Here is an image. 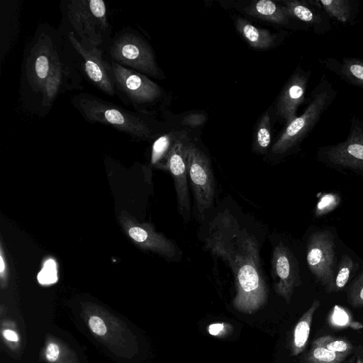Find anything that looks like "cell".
Masks as SVG:
<instances>
[{
	"label": "cell",
	"mask_w": 363,
	"mask_h": 363,
	"mask_svg": "<svg viewBox=\"0 0 363 363\" xmlns=\"http://www.w3.org/2000/svg\"><path fill=\"white\" fill-rule=\"evenodd\" d=\"M357 363H363V361L361 360L360 359H357Z\"/></svg>",
	"instance_id": "836d02e7"
},
{
	"label": "cell",
	"mask_w": 363,
	"mask_h": 363,
	"mask_svg": "<svg viewBox=\"0 0 363 363\" xmlns=\"http://www.w3.org/2000/svg\"><path fill=\"white\" fill-rule=\"evenodd\" d=\"M183 137V135L177 136L174 133H169L157 138L152 145V163L157 164L166 157L167 165V157L169 151L174 144Z\"/></svg>",
	"instance_id": "7402d4cb"
},
{
	"label": "cell",
	"mask_w": 363,
	"mask_h": 363,
	"mask_svg": "<svg viewBox=\"0 0 363 363\" xmlns=\"http://www.w3.org/2000/svg\"><path fill=\"white\" fill-rule=\"evenodd\" d=\"M308 80V74L301 70L296 72L279 96L276 113L286 125L297 117V109L304 101Z\"/></svg>",
	"instance_id": "9a60e30c"
},
{
	"label": "cell",
	"mask_w": 363,
	"mask_h": 363,
	"mask_svg": "<svg viewBox=\"0 0 363 363\" xmlns=\"http://www.w3.org/2000/svg\"><path fill=\"white\" fill-rule=\"evenodd\" d=\"M38 280L41 284H50L57 280L56 263L52 259H48L38 275Z\"/></svg>",
	"instance_id": "f1b7e54d"
},
{
	"label": "cell",
	"mask_w": 363,
	"mask_h": 363,
	"mask_svg": "<svg viewBox=\"0 0 363 363\" xmlns=\"http://www.w3.org/2000/svg\"><path fill=\"white\" fill-rule=\"evenodd\" d=\"M5 265L2 255H0V272L3 274L4 271Z\"/></svg>",
	"instance_id": "d6a6232c"
},
{
	"label": "cell",
	"mask_w": 363,
	"mask_h": 363,
	"mask_svg": "<svg viewBox=\"0 0 363 363\" xmlns=\"http://www.w3.org/2000/svg\"><path fill=\"white\" fill-rule=\"evenodd\" d=\"M341 73L352 84L363 86V61L346 60L342 65Z\"/></svg>",
	"instance_id": "4316f807"
},
{
	"label": "cell",
	"mask_w": 363,
	"mask_h": 363,
	"mask_svg": "<svg viewBox=\"0 0 363 363\" xmlns=\"http://www.w3.org/2000/svg\"><path fill=\"white\" fill-rule=\"evenodd\" d=\"M1 332L2 336L7 342H18L19 341L18 334L16 332V330L6 328L2 329Z\"/></svg>",
	"instance_id": "1f68e13d"
},
{
	"label": "cell",
	"mask_w": 363,
	"mask_h": 363,
	"mask_svg": "<svg viewBox=\"0 0 363 363\" xmlns=\"http://www.w3.org/2000/svg\"><path fill=\"white\" fill-rule=\"evenodd\" d=\"M66 13L80 40L99 48L103 34L109 29L106 6L102 0H73L67 2Z\"/></svg>",
	"instance_id": "8992f818"
},
{
	"label": "cell",
	"mask_w": 363,
	"mask_h": 363,
	"mask_svg": "<svg viewBox=\"0 0 363 363\" xmlns=\"http://www.w3.org/2000/svg\"><path fill=\"white\" fill-rule=\"evenodd\" d=\"M184 157L195 208L202 218L214 203L216 184L211 162L203 151L187 142L184 143Z\"/></svg>",
	"instance_id": "9c48e42d"
},
{
	"label": "cell",
	"mask_w": 363,
	"mask_h": 363,
	"mask_svg": "<svg viewBox=\"0 0 363 363\" xmlns=\"http://www.w3.org/2000/svg\"><path fill=\"white\" fill-rule=\"evenodd\" d=\"M306 261L315 280L332 293L337 267L335 235L329 228H317L308 237Z\"/></svg>",
	"instance_id": "ba28073f"
},
{
	"label": "cell",
	"mask_w": 363,
	"mask_h": 363,
	"mask_svg": "<svg viewBox=\"0 0 363 363\" xmlns=\"http://www.w3.org/2000/svg\"><path fill=\"white\" fill-rule=\"evenodd\" d=\"M109 76L117 94L137 110L145 114L147 106L157 101L161 95V88L146 75L126 68L111 61L108 63Z\"/></svg>",
	"instance_id": "52a82bcc"
},
{
	"label": "cell",
	"mask_w": 363,
	"mask_h": 363,
	"mask_svg": "<svg viewBox=\"0 0 363 363\" xmlns=\"http://www.w3.org/2000/svg\"><path fill=\"white\" fill-rule=\"evenodd\" d=\"M313 345L321 346L345 357L352 350V345L347 340L330 335L322 336L316 339Z\"/></svg>",
	"instance_id": "484cf974"
},
{
	"label": "cell",
	"mask_w": 363,
	"mask_h": 363,
	"mask_svg": "<svg viewBox=\"0 0 363 363\" xmlns=\"http://www.w3.org/2000/svg\"><path fill=\"white\" fill-rule=\"evenodd\" d=\"M203 242L205 248L223 259L233 274L234 308L251 314L262 307L267 301V289L255 235L226 209L209 223Z\"/></svg>",
	"instance_id": "6da1fadb"
},
{
	"label": "cell",
	"mask_w": 363,
	"mask_h": 363,
	"mask_svg": "<svg viewBox=\"0 0 363 363\" xmlns=\"http://www.w3.org/2000/svg\"><path fill=\"white\" fill-rule=\"evenodd\" d=\"M271 118L268 113L262 115L257 126L253 150L258 154H264L271 143Z\"/></svg>",
	"instance_id": "44dd1931"
},
{
	"label": "cell",
	"mask_w": 363,
	"mask_h": 363,
	"mask_svg": "<svg viewBox=\"0 0 363 363\" xmlns=\"http://www.w3.org/2000/svg\"><path fill=\"white\" fill-rule=\"evenodd\" d=\"M319 2L326 12L338 21L345 23L350 18L351 13L350 1L346 0H321Z\"/></svg>",
	"instance_id": "cb8c5ba5"
},
{
	"label": "cell",
	"mask_w": 363,
	"mask_h": 363,
	"mask_svg": "<svg viewBox=\"0 0 363 363\" xmlns=\"http://www.w3.org/2000/svg\"><path fill=\"white\" fill-rule=\"evenodd\" d=\"M41 357L48 363H79L76 352L52 335L46 337Z\"/></svg>",
	"instance_id": "d6986e66"
},
{
	"label": "cell",
	"mask_w": 363,
	"mask_h": 363,
	"mask_svg": "<svg viewBox=\"0 0 363 363\" xmlns=\"http://www.w3.org/2000/svg\"><path fill=\"white\" fill-rule=\"evenodd\" d=\"M81 316L93 336L116 356L131 359L136 355L137 337L121 318L92 303L82 306Z\"/></svg>",
	"instance_id": "277c9868"
},
{
	"label": "cell",
	"mask_w": 363,
	"mask_h": 363,
	"mask_svg": "<svg viewBox=\"0 0 363 363\" xmlns=\"http://www.w3.org/2000/svg\"><path fill=\"white\" fill-rule=\"evenodd\" d=\"M318 160L340 172L363 177V125L354 120L346 140L320 148Z\"/></svg>",
	"instance_id": "8fae6325"
},
{
	"label": "cell",
	"mask_w": 363,
	"mask_h": 363,
	"mask_svg": "<svg viewBox=\"0 0 363 363\" xmlns=\"http://www.w3.org/2000/svg\"><path fill=\"white\" fill-rule=\"evenodd\" d=\"M320 305V301L315 299L295 325L291 342L292 355H298L304 350L308 340L313 315Z\"/></svg>",
	"instance_id": "ac0fdd59"
},
{
	"label": "cell",
	"mask_w": 363,
	"mask_h": 363,
	"mask_svg": "<svg viewBox=\"0 0 363 363\" xmlns=\"http://www.w3.org/2000/svg\"><path fill=\"white\" fill-rule=\"evenodd\" d=\"M68 38L82 57L85 74L91 83L107 95L113 96L117 94L108 74V62L103 58L102 50L99 48L85 45L76 37L73 31L68 32Z\"/></svg>",
	"instance_id": "4fadbf2b"
},
{
	"label": "cell",
	"mask_w": 363,
	"mask_h": 363,
	"mask_svg": "<svg viewBox=\"0 0 363 363\" xmlns=\"http://www.w3.org/2000/svg\"><path fill=\"white\" fill-rule=\"evenodd\" d=\"M227 327L224 323H215L208 327V331L211 335L220 336L225 334Z\"/></svg>",
	"instance_id": "f546056e"
},
{
	"label": "cell",
	"mask_w": 363,
	"mask_h": 363,
	"mask_svg": "<svg viewBox=\"0 0 363 363\" xmlns=\"http://www.w3.org/2000/svg\"><path fill=\"white\" fill-rule=\"evenodd\" d=\"M205 120L201 114L189 115L184 118L182 123L191 126L199 125Z\"/></svg>",
	"instance_id": "4dcf8cb0"
},
{
	"label": "cell",
	"mask_w": 363,
	"mask_h": 363,
	"mask_svg": "<svg viewBox=\"0 0 363 363\" xmlns=\"http://www.w3.org/2000/svg\"><path fill=\"white\" fill-rule=\"evenodd\" d=\"M283 4L290 18H294L309 23H315L318 20L314 11L304 2L284 1Z\"/></svg>",
	"instance_id": "603a6c76"
},
{
	"label": "cell",
	"mask_w": 363,
	"mask_h": 363,
	"mask_svg": "<svg viewBox=\"0 0 363 363\" xmlns=\"http://www.w3.org/2000/svg\"><path fill=\"white\" fill-rule=\"evenodd\" d=\"M71 74L50 37L42 35L30 50L26 74L30 86L41 94L44 106H50L56 96L68 85Z\"/></svg>",
	"instance_id": "7a4b0ae2"
},
{
	"label": "cell",
	"mask_w": 363,
	"mask_h": 363,
	"mask_svg": "<svg viewBox=\"0 0 363 363\" xmlns=\"http://www.w3.org/2000/svg\"><path fill=\"white\" fill-rule=\"evenodd\" d=\"M272 274L275 292L289 303L296 288L301 285V280L296 257L281 242L273 249Z\"/></svg>",
	"instance_id": "7c38bea8"
},
{
	"label": "cell",
	"mask_w": 363,
	"mask_h": 363,
	"mask_svg": "<svg viewBox=\"0 0 363 363\" xmlns=\"http://www.w3.org/2000/svg\"><path fill=\"white\" fill-rule=\"evenodd\" d=\"M109 53L113 61L123 67L155 78L162 77L152 48L136 34L125 32L117 35Z\"/></svg>",
	"instance_id": "30bf717a"
},
{
	"label": "cell",
	"mask_w": 363,
	"mask_h": 363,
	"mask_svg": "<svg viewBox=\"0 0 363 363\" xmlns=\"http://www.w3.org/2000/svg\"><path fill=\"white\" fill-rule=\"evenodd\" d=\"M359 268V263L356 262L350 255L347 254L342 255L340 260L337 262L333 292H338L342 290L349 282L352 275Z\"/></svg>",
	"instance_id": "ffe728a7"
},
{
	"label": "cell",
	"mask_w": 363,
	"mask_h": 363,
	"mask_svg": "<svg viewBox=\"0 0 363 363\" xmlns=\"http://www.w3.org/2000/svg\"><path fill=\"white\" fill-rule=\"evenodd\" d=\"M347 292L348 302L352 307H363V269L354 277Z\"/></svg>",
	"instance_id": "83f0119b"
},
{
	"label": "cell",
	"mask_w": 363,
	"mask_h": 363,
	"mask_svg": "<svg viewBox=\"0 0 363 363\" xmlns=\"http://www.w3.org/2000/svg\"><path fill=\"white\" fill-rule=\"evenodd\" d=\"M335 97L334 91L325 80L315 89V94L304 112L286 125L271 151L277 156H285L294 151L318 122L320 116Z\"/></svg>",
	"instance_id": "5b68a950"
},
{
	"label": "cell",
	"mask_w": 363,
	"mask_h": 363,
	"mask_svg": "<svg viewBox=\"0 0 363 363\" xmlns=\"http://www.w3.org/2000/svg\"><path fill=\"white\" fill-rule=\"evenodd\" d=\"M345 357L321 346L312 345L306 355V361L309 363H342Z\"/></svg>",
	"instance_id": "d4e9b609"
},
{
	"label": "cell",
	"mask_w": 363,
	"mask_h": 363,
	"mask_svg": "<svg viewBox=\"0 0 363 363\" xmlns=\"http://www.w3.org/2000/svg\"><path fill=\"white\" fill-rule=\"evenodd\" d=\"M235 25L238 32L252 48L266 50L274 46L277 37L268 30L257 28L240 17L236 18Z\"/></svg>",
	"instance_id": "e0dca14e"
},
{
	"label": "cell",
	"mask_w": 363,
	"mask_h": 363,
	"mask_svg": "<svg viewBox=\"0 0 363 363\" xmlns=\"http://www.w3.org/2000/svg\"><path fill=\"white\" fill-rule=\"evenodd\" d=\"M72 104L90 123L110 125L135 138H149L153 135L152 126L142 113L129 111L84 93L74 96Z\"/></svg>",
	"instance_id": "3957f363"
},
{
	"label": "cell",
	"mask_w": 363,
	"mask_h": 363,
	"mask_svg": "<svg viewBox=\"0 0 363 363\" xmlns=\"http://www.w3.org/2000/svg\"><path fill=\"white\" fill-rule=\"evenodd\" d=\"M185 140L182 138L172 147L167 157V169L171 172L177 195V208L185 222L191 219L188 175L184 157Z\"/></svg>",
	"instance_id": "5bb4252c"
},
{
	"label": "cell",
	"mask_w": 363,
	"mask_h": 363,
	"mask_svg": "<svg viewBox=\"0 0 363 363\" xmlns=\"http://www.w3.org/2000/svg\"><path fill=\"white\" fill-rule=\"evenodd\" d=\"M242 11L249 16L272 23L285 26L289 23L290 16L284 5L272 1H252Z\"/></svg>",
	"instance_id": "2e32d148"
}]
</instances>
